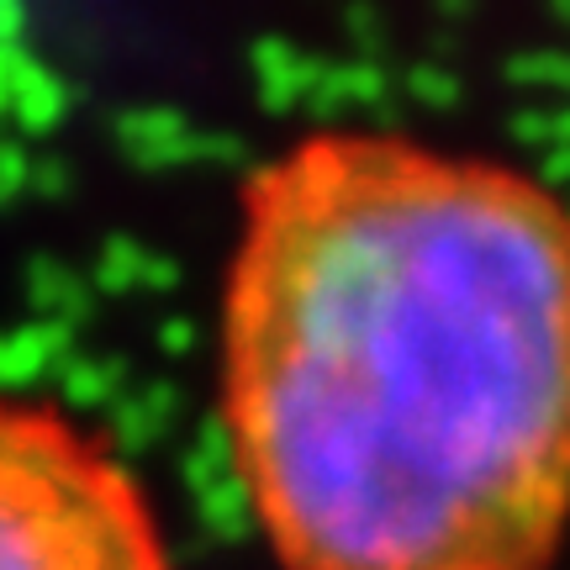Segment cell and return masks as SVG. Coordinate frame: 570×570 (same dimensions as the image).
<instances>
[{
    "mask_svg": "<svg viewBox=\"0 0 570 570\" xmlns=\"http://www.w3.org/2000/svg\"><path fill=\"white\" fill-rule=\"evenodd\" d=\"M407 90L417 96V101H428V106H449L454 96H460L454 75H444L439 63H417V69L407 75Z\"/></svg>",
    "mask_w": 570,
    "mask_h": 570,
    "instance_id": "obj_4",
    "label": "cell"
},
{
    "mask_svg": "<svg viewBox=\"0 0 570 570\" xmlns=\"http://www.w3.org/2000/svg\"><path fill=\"white\" fill-rule=\"evenodd\" d=\"M317 69H323V63L296 53L291 42H259V48H254V80H259V101H265L269 111L306 106L312 85H317Z\"/></svg>",
    "mask_w": 570,
    "mask_h": 570,
    "instance_id": "obj_3",
    "label": "cell"
},
{
    "mask_svg": "<svg viewBox=\"0 0 570 570\" xmlns=\"http://www.w3.org/2000/svg\"><path fill=\"white\" fill-rule=\"evenodd\" d=\"M223 428L285 570H544L570 523V212L323 132L244 196Z\"/></svg>",
    "mask_w": 570,
    "mask_h": 570,
    "instance_id": "obj_1",
    "label": "cell"
},
{
    "mask_svg": "<svg viewBox=\"0 0 570 570\" xmlns=\"http://www.w3.org/2000/svg\"><path fill=\"white\" fill-rule=\"evenodd\" d=\"M0 570H175L122 454L0 391Z\"/></svg>",
    "mask_w": 570,
    "mask_h": 570,
    "instance_id": "obj_2",
    "label": "cell"
},
{
    "mask_svg": "<svg viewBox=\"0 0 570 570\" xmlns=\"http://www.w3.org/2000/svg\"><path fill=\"white\" fill-rule=\"evenodd\" d=\"M544 180H550V185H566L570 180V148H554L550 159H544Z\"/></svg>",
    "mask_w": 570,
    "mask_h": 570,
    "instance_id": "obj_5",
    "label": "cell"
}]
</instances>
